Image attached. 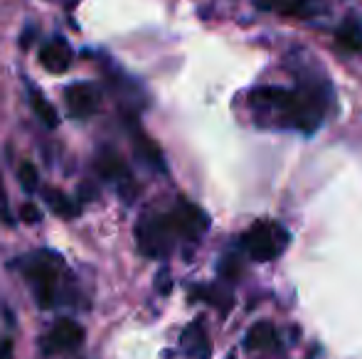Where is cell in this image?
<instances>
[{"label":"cell","mask_w":362,"mask_h":359,"mask_svg":"<svg viewBox=\"0 0 362 359\" xmlns=\"http://www.w3.org/2000/svg\"><path fill=\"white\" fill-rule=\"evenodd\" d=\"M330 91L320 79H303L298 87H259L252 91L249 104L259 121L272 118L279 128L313 133L323 123Z\"/></svg>","instance_id":"6da1fadb"},{"label":"cell","mask_w":362,"mask_h":359,"mask_svg":"<svg viewBox=\"0 0 362 359\" xmlns=\"http://www.w3.org/2000/svg\"><path fill=\"white\" fill-rule=\"evenodd\" d=\"M288 231L286 226L276 221H257L242 236V249L252 261H274L288 249Z\"/></svg>","instance_id":"7a4b0ae2"},{"label":"cell","mask_w":362,"mask_h":359,"mask_svg":"<svg viewBox=\"0 0 362 359\" xmlns=\"http://www.w3.org/2000/svg\"><path fill=\"white\" fill-rule=\"evenodd\" d=\"M136 239H139V249L151 259H160L173 251L177 241V234L170 224V217L158 214V217H146L136 226Z\"/></svg>","instance_id":"3957f363"},{"label":"cell","mask_w":362,"mask_h":359,"mask_svg":"<svg viewBox=\"0 0 362 359\" xmlns=\"http://www.w3.org/2000/svg\"><path fill=\"white\" fill-rule=\"evenodd\" d=\"M54 261H57L54 256L45 254L25 269L28 281L33 283L35 298H37V303L42 308H52L59 300V271L54 266Z\"/></svg>","instance_id":"277c9868"},{"label":"cell","mask_w":362,"mask_h":359,"mask_svg":"<svg viewBox=\"0 0 362 359\" xmlns=\"http://www.w3.org/2000/svg\"><path fill=\"white\" fill-rule=\"evenodd\" d=\"M168 217H170V224H173V229H175L177 239H185V241H200L202 234L207 231V226H210V217L197 205L185 202V200L177 202V205L168 212Z\"/></svg>","instance_id":"5b68a950"},{"label":"cell","mask_w":362,"mask_h":359,"mask_svg":"<svg viewBox=\"0 0 362 359\" xmlns=\"http://www.w3.org/2000/svg\"><path fill=\"white\" fill-rule=\"evenodd\" d=\"M84 342V327L74 320H59L52 330L45 335L42 347L49 355H64V352H74Z\"/></svg>","instance_id":"8992f818"},{"label":"cell","mask_w":362,"mask_h":359,"mask_svg":"<svg viewBox=\"0 0 362 359\" xmlns=\"http://www.w3.org/2000/svg\"><path fill=\"white\" fill-rule=\"evenodd\" d=\"M64 101H67V109L72 116H76V118H89V116H94L99 111L101 91L89 82H76L67 89Z\"/></svg>","instance_id":"52a82bcc"},{"label":"cell","mask_w":362,"mask_h":359,"mask_svg":"<svg viewBox=\"0 0 362 359\" xmlns=\"http://www.w3.org/2000/svg\"><path fill=\"white\" fill-rule=\"evenodd\" d=\"M72 47L67 44V39L54 37L52 42H47L42 49H40V62L47 72L52 74H64L72 64Z\"/></svg>","instance_id":"ba28073f"},{"label":"cell","mask_w":362,"mask_h":359,"mask_svg":"<svg viewBox=\"0 0 362 359\" xmlns=\"http://www.w3.org/2000/svg\"><path fill=\"white\" fill-rule=\"evenodd\" d=\"M180 345L182 352L192 359H210L212 357V345H210V337H207V330L202 325V320H195L185 327L180 337Z\"/></svg>","instance_id":"9c48e42d"},{"label":"cell","mask_w":362,"mask_h":359,"mask_svg":"<svg viewBox=\"0 0 362 359\" xmlns=\"http://www.w3.org/2000/svg\"><path fill=\"white\" fill-rule=\"evenodd\" d=\"M244 347L249 352H272L279 347V332L269 320H259L249 327L247 337H244Z\"/></svg>","instance_id":"30bf717a"},{"label":"cell","mask_w":362,"mask_h":359,"mask_svg":"<svg viewBox=\"0 0 362 359\" xmlns=\"http://www.w3.org/2000/svg\"><path fill=\"white\" fill-rule=\"evenodd\" d=\"M254 3L262 10H274V13L293 15V18H310L318 13L315 0H254Z\"/></svg>","instance_id":"8fae6325"},{"label":"cell","mask_w":362,"mask_h":359,"mask_svg":"<svg viewBox=\"0 0 362 359\" xmlns=\"http://www.w3.org/2000/svg\"><path fill=\"white\" fill-rule=\"evenodd\" d=\"M335 42L345 52H360L362 49V20L358 15H348L335 32Z\"/></svg>","instance_id":"7c38bea8"},{"label":"cell","mask_w":362,"mask_h":359,"mask_svg":"<svg viewBox=\"0 0 362 359\" xmlns=\"http://www.w3.org/2000/svg\"><path fill=\"white\" fill-rule=\"evenodd\" d=\"M96 168H99V173L104 180H114V182H119V185H124V182L131 180L129 168H126V163L114 153V150H104L101 158L96 160Z\"/></svg>","instance_id":"4fadbf2b"},{"label":"cell","mask_w":362,"mask_h":359,"mask_svg":"<svg viewBox=\"0 0 362 359\" xmlns=\"http://www.w3.org/2000/svg\"><path fill=\"white\" fill-rule=\"evenodd\" d=\"M134 140H136V150H139V155L146 160L151 168H156V170H165V163H163V155H160V148H158L156 143H153L151 138L144 133V130L136 126V135H134Z\"/></svg>","instance_id":"5bb4252c"},{"label":"cell","mask_w":362,"mask_h":359,"mask_svg":"<svg viewBox=\"0 0 362 359\" xmlns=\"http://www.w3.org/2000/svg\"><path fill=\"white\" fill-rule=\"evenodd\" d=\"M30 104H33V109H35V116H37V118L42 121L47 128H57V126H59L57 109H54V106L49 104V101L45 99V96L40 94L37 89L30 91Z\"/></svg>","instance_id":"9a60e30c"},{"label":"cell","mask_w":362,"mask_h":359,"mask_svg":"<svg viewBox=\"0 0 362 359\" xmlns=\"http://www.w3.org/2000/svg\"><path fill=\"white\" fill-rule=\"evenodd\" d=\"M45 200H47V205L54 209V214L64 217V219H69V217H76V205L72 200H67V195L59 190H47V195H45Z\"/></svg>","instance_id":"2e32d148"},{"label":"cell","mask_w":362,"mask_h":359,"mask_svg":"<svg viewBox=\"0 0 362 359\" xmlns=\"http://www.w3.org/2000/svg\"><path fill=\"white\" fill-rule=\"evenodd\" d=\"M197 296L205 298L207 303H212V305H215L219 312H227L229 308H232V293L224 291V288H217V286L200 288V291H197Z\"/></svg>","instance_id":"e0dca14e"},{"label":"cell","mask_w":362,"mask_h":359,"mask_svg":"<svg viewBox=\"0 0 362 359\" xmlns=\"http://www.w3.org/2000/svg\"><path fill=\"white\" fill-rule=\"evenodd\" d=\"M18 180L23 185L25 192H35L40 187V178H37V168L33 163H23L18 168Z\"/></svg>","instance_id":"ac0fdd59"},{"label":"cell","mask_w":362,"mask_h":359,"mask_svg":"<svg viewBox=\"0 0 362 359\" xmlns=\"http://www.w3.org/2000/svg\"><path fill=\"white\" fill-rule=\"evenodd\" d=\"M219 273H222V278H227V281H234V278L239 276V261L234 254H229L227 259L219 264Z\"/></svg>","instance_id":"d6986e66"},{"label":"cell","mask_w":362,"mask_h":359,"mask_svg":"<svg viewBox=\"0 0 362 359\" xmlns=\"http://www.w3.org/2000/svg\"><path fill=\"white\" fill-rule=\"evenodd\" d=\"M20 217H23V221H28V224H35V221H40V209L35 205H23L20 207Z\"/></svg>","instance_id":"ffe728a7"},{"label":"cell","mask_w":362,"mask_h":359,"mask_svg":"<svg viewBox=\"0 0 362 359\" xmlns=\"http://www.w3.org/2000/svg\"><path fill=\"white\" fill-rule=\"evenodd\" d=\"M10 209H8V197H5V187H3V178H0V219L10 224Z\"/></svg>","instance_id":"44dd1931"},{"label":"cell","mask_w":362,"mask_h":359,"mask_svg":"<svg viewBox=\"0 0 362 359\" xmlns=\"http://www.w3.org/2000/svg\"><path fill=\"white\" fill-rule=\"evenodd\" d=\"M13 357V350H10V342H3V347H0V359H10Z\"/></svg>","instance_id":"7402d4cb"}]
</instances>
